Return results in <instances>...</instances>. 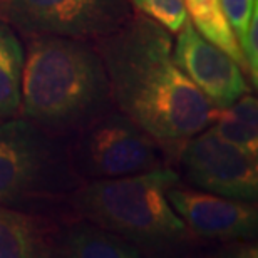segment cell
Segmentation results:
<instances>
[{
  "label": "cell",
  "mask_w": 258,
  "mask_h": 258,
  "mask_svg": "<svg viewBox=\"0 0 258 258\" xmlns=\"http://www.w3.org/2000/svg\"><path fill=\"white\" fill-rule=\"evenodd\" d=\"M179 144L178 158L183 176L193 188L256 203V158L221 138L213 126L205 127Z\"/></svg>",
  "instance_id": "cell-7"
},
{
  "label": "cell",
  "mask_w": 258,
  "mask_h": 258,
  "mask_svg": "<svg viewBox=\"0 0 258 258\" xmlns=\"http://www.w3.org/2000/svg\"><path fill=\"white\" fill-rule=\"evenodd\" d=\"M94 45L114 107L163 146L183 143L213 124L218 109L174 62L171 32L156 20L134 12Z\"/></svg>",
  "instance_id": "cell-1"
},
{
  "label": "cell",
  "mask_w": 258,
  "mask_h": 258,
  "mask_svg": "<svg viewBox=\"0 0 258 258\" xmlns=\"http://www.w3.org/2000/svg\"><path fill=\"white\" fill-rule=\"evenodd\" d=\"M60 220L0 205V258L54 256Z\"/></svg>",
  "instance_id": "cell-10"
},
{
  "label": "cell",
  "mask_w": 258,
  "mask_h": 258,
  "mask_svg": "<svg viewBox=\"0 0 258 258\" xmlns=\"http://www.w3.org/2000/svg\"><path fill=\"white\" fill-rule=\"evenodd\" d=\"M168 201L193 236L220 241L255 240L258 231V211L255 203L226 198L201 189H168Z\"/></svg>",
  "instance_id": "cell-9"
},
{
  "label": "cell",
  "mask_w": 258,
  "mask_h": 258,
  "mask_svg": "<svg viewBox=\"0 0 258 258\" xmlns=\"http://www.w3.org/2000/svg\"><path fill=\"white\" fill-rule=\"evenodd\" d=\"M54 256L60 258H139L143 251L114 231L89 220H60Z\"/></svg>",
  "instance_id": "cell-11"
},
{
  "label": "cell",
  "mask_w": 258,
  "mask_h": 258,
  "mask_svg": "<svg viewBox=\"0 0 258 258\" xmlns=\"http://www.w3.org/2000/svg\"><path fill=\"white\" fill-rule=\"evenodd\" d=\"M220 4L241 47V42H243L250 25L251 14H253L255 7L258 5V0H220Z\"/></svg>",
  "instance_id": "cell-16"
},
{
  "label": "cell",
  "mask_w": 258,
  "mask_h": 258,
  "mask_svg": "<svg viewBox=\"0 0 258 258\" xmlns=\"http://www.w3.org/2000/svg\"><path fill=\"white\" fill-rule=\"evenodd\" d=\"M136 10L129 0H0V20L24 37L62 35L96 42Z\"/></svg>",
  "instance_id": "cell-6"
},
{
  "label": "cell",
  "mask_w": 258,
  "mask_h": 258,
  "mask_svg": "<svg viewBox=\"0 0 258 258\" xmlns=\"http://www.w3.org/2000/svg\"><path fill=\"white\" fill-rule=\"evenodd\" d=\"M24 62L25 49L19 34L0 20V122L20 112Z\"/></svg>",
  "instance_id": "cell-12"
},
{
  "label": "cell",
  "mask_w": 258,
  "mask_h": 258,
  "mask_svg": "<svg viewBox=\"0 0 258 258\" xmlns=\"http://www.w3.org/2000/svg\"><path fill=\"white\" fill-rule=\"evenodd\" d=\"M111 109L109 79L94 42L62 35L25 37L19 116L69 141Z\"/></svg>",
  "instance_id": "cell-2"
},
{
  "label": "cell",
  "mask_w": 258,
  "mask_h": 258,
  "mask_svg": "<svg viewBox=\"0 0 258 258\" xmlns=\"http://www.w3.org/2000/svg\"><path fill=\"white\" fill-rule=\"evenodd\" d=\"M173 57L216 109H225L250 92L243 69L228 54L206 40L189 19L184 20L183 27L178 30L176 42L173 44Z\"/></svg>",
  "instance_id": "cell-8"
},
{
  "label": "cell",
  "mask_w": 258,
  "mask_h": 258,
  "mask_svg": "<svg viewBox=\"0 0 258 258\" xmlns=\"http://www.w3.org/2000/svg\"><path fill=\"white\" fill-rule=\"evenodd\" d=\"M241 50H243L246 66H248V77L256 87L258 82V5L251 14L248 30L241 42Z\"/></svg>",
  "instance_id": "cell-17"
},
{
  "label": "cell",
  "mask_w": 258,
  "mask_h": 258,
  "mask_svg": "<svg viewBox=\"0 0 258 258\" xmlns=\"http://www.w3.org/2000/svg\"><path fill=\"white\" fill-rule=\"evenodd\" d=\"M213 129L241 151L256 158L258 154V104L256 97L246 92L225 109H218Z\"/></svg>",
  "instance_id": "cell-14"
},
{
  "label": "cell",
  "mask_w": 258,
  "mask_h": 258,
  "mask_svg": "<svg viewBox=\"0 0 258 258\" xmlns=\"http://www.w3.org/2000/svg\"><path fill=\"white\" fill-rule=\"evenodd\" d=\"M67 144L72 168L84 181L166 166L163 144L116 107L77 131Z\"/></svg>",
  "instance_id": "cell-5"
},
{
  "label": "cell",
  "mask_w": 258,
  "mask_h": 258,
  "mask_svg": "<svg viewBox=\"0 0 258 258\" xmlns=\"http://www.w3.org/2000/svg\"><path fill=\"white\" fill-rule=\"evenodd\" d=\"M82 183L66 138L22 116L0 122V205L50 215Z\"/></svg>",
  "instance_id": "cell-4"
},
{
  "label": "cell",
  "mask_w": 258,
  "mask_h": 258,
  "mask_svg": "<svg viewBox=\"0 0 258 258\" xmlns=\"http://www.w3.org/2000/svg\"><path fill=\"white\" fill-rule=\"evenodd\" d=\"M184 7H186L188 19L193 27L206 40H210L211 44H215L216 47H220L231 59L236 60V64L248 74L243 50L225 17L220 0H184Z\"/></svg>",
  "instance_id": "cell-13"
},
{
  "label": "cell",
  "mask_w": 258,
  "mask_h": 258,
  "mask_svg": "<svg viewBox=\"0 0 258 258\" xmlns=\"http://www.w3.org/2000/svg\"><path fill=\"white\" fill-rule=\"evenodd\" d=\"M181 176L168 166L121 178L92 179L67 195L66 206L79 218L114 231L148 251L184 250L195 236L168 201Z\"/></svg>",
  "instance_id": "cell-3"
},
{
  "label": "cell",
  "mask_w": 258,
  "mask_h": 258,
  "mask_svg": "<svg viewBox=\"0 0 258 258\" xmlns=\"http://www.w3.org/2000/svg\"><path fill=\"white\" fill-rule=\"evenodd\" d=\"M136 12L156 20L159 25L176 34L188 19L184 0H129Z\"/></svg>",
  "instance_id": "cell-15"
}]
</instances>
